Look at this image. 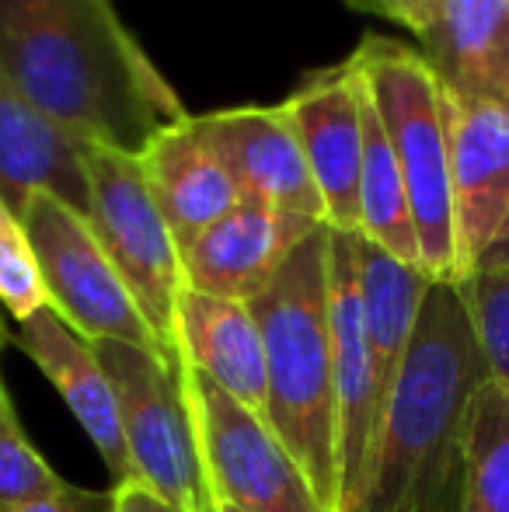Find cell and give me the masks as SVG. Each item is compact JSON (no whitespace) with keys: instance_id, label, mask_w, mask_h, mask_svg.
Instances as JSON below:
<instances>
[{"instance_id":"cell-1","label":"cell","mask_w":509,"mask_h":512,"mask_svg":"<svg viewBox=\"0 0 509 512\" xmlns=\"http://www.w3.org/2000/svg\"><path fill=\"white\" fill-rule=\"evenodd\" d=\"M0 74L77 143L126 154L189 115L123 18L95 0H0Z\"/></svg>"},{"instance_id":"cell-17","label":"cell","mask_w":509,"mask_h":512,"mask_svg":"<svg viewBox=\"0 0 509 512\" xmlns=\"http://www.w3.org/2000/svg\"><path fill=\"white\" fill-rule=\"evenodd\" d=\"M178 356L245 408L269 415L262 331L248 304L220 300L185 286L178 300ZM269 422V418H265Z\"/></svg>"},{"instance_id":"cell-8","label":"cell","mask_w":509,"mask_h":512,"mask_svg":"<svg viewBox=\"0 0 509 512\" xmlns=\"http://www.w3.org/2000/svg\"><path fill=\"white\" fill-rule=\"evenodd\" d=\"M182 366L217 506L227 502L241 512H325L276 429L189 363Z\"/></svg>"},{"instance_id":"cell-15","label":"cell","mask_w":509,"mask_h":512,"mask_svg":"<svg viewBox=\"0 0 509 512\" xmlns=\"http://www.w3.org/2000/svg\"><path fill=\"white\" fill-rule=\"evenodd\" d=\"M136 161L182 255L206 227H213L220 216L241 203V192L234 189L231 175L213 154L196 115L157 129L147 147L136 154Z\"/></svg>"},{"instance_id":"cell-3","label":"cell","mask_w":509,"mask_h":512,"mask_svg":"<svg viewBox=\"0 0 509 512\" xmlns=\"http://www.w3.org/2000/svg\"><path fill=\"white\" fill-rule=\"evenodd\" d=\"M328 241L321 223L252 300L265 345L269 425L307 474L325 512H339V401L328 307Z\"/></svg>"},{"instance_id":"cell-22","label":"cell","mask_w":509,"mask_h":512,"mask_svg":"<svg viewBox=\"0 0 509 512\" xmlns=\"http://www.w3.org/2000/svg\"><path fill=\"white\" fill-rule=\"evenodd\" d=\"M11 342V331L0 321V349ZM63 478L39 457L32 439L25 436L18 422V411L11 405L4 373H0V512H11L21 502H32L39 495L60 488Z\"/></svg>"},{"instance_id":"cell-6","label":"cell","mask_w":509,"mask_h":512,"mask_svg":"<svg viewBox=\"0 0 509 512\" xmlns=\"http://www.w3.org/2000/svg\"><path fill=\"white\" fill-rule=\"evenodd\" d=\"M88 171V223L109 262L123 276L129 297L171 359L178 356V300L185 293V265L175 234L147 189L136 154L102 143H81Z\"/></svg>"},{"instance_id":"cell-29","label":"cell","mask_w":509,"mask_h":512,"mask_svg":"<svg viewBox=\"0 0 509 512\" xmlns=\"http://www.w3.org/2000/svg\"><path fill=\"white\" fill-rule=\"evenodd\" d=\"M436 512H461V499H457V502H447V506H440Z\"/></svg>"},{"instance_id":"cell-25","label":"cell","mask_w":509,"mask_h":512,"mask_svg":"<svg viewBox=\"0 0 509 512\" xmlns=\"http://www.w3.org/2000/svg\"><path fill=\"white\" fill-rule=\"evenodd\" d=\"M346 4L356 7V11L377 14V18L398 21V25H405L408 32H415V39H419L429 28V21H433L440 0H346Z\"/></svg>"},{"instance_id":"cell-19","label":"cell","mask_w":509,"mask_h":512,"mask_svg":"<svg viewBox=\"0 0 509 512\" xmlns=\"http://www.w3.org/2000/svg\"><path fill=\"white\" fill-rule=\"evenodd\" d=\"M356 255H360L363 324H367L370 359H374V380L387 411L415 321H419L422 300H426L433 279L419 265H405L394 255H387L363 234H356Z\"/></svg>"},{"instance_id":"cell-27","label":"cell","mask_w":509,"mask_h":512,"mask_svg":"<svg viewBox=\"0 0 509 512\" xmlns=\"http://www.w3.org/2000/svg\"><path fill=\"white\" fill-rule=\"evenodd\" d=\"M489 265H509V213L503 220V230H499L496 241H492V248L485 251V258L478 262V269H489Z\"/></svg>"},{"instance_id":"cell-16","label":"cell","mask_w":509,"mask_h":512,"mask_svg":"<svg viewBox=\"0 0 509 512\" xmlns=\"http://www.w3.org/2000/svg\"><path fill=\"white\" fill-rule=\"evenodd\" d=\"M32 192H49L88 216L91 189L81 143L0 74V199L21 216Z\"/></svg>"},{"instance_id":"cell-9","label":"cell","mask_w":509,"mask_h":512,"mask_svg":"<svg viewBox=\"0 0 509 512\" xmlns=\"http://www.w3.org/2000/svg\"><path fill=\"white\" fill-rule=\"evenodd\" d=\"M328 307H332L335 401H339V512H360L384 405L377 394L374 359L363 324L356 234L342 230H332L328 241Z\"/></svg>"},{"instance_id":"cell-28","label":"cell","mask_w":509,"mask_h":512,"mask_svg":"<svg viewBox=\"0 0 509 512\" xmlns=\"http://www.w3.org/2000/svg\"><path fill=\"white\" fill-rule=\"evenodd\" d=\"M14 220H18V216H14V213H11V206H7L4 199H0V234H4V230L11 227Z\"/></svg>"},{"instance_id":"cell-12","label":"cell","mask_w":509,"mask_h":512,"mask_svg":"<svg viewBox=\"0 0 509 512\" xmlns=\"http://www.w3.org/2000/svg\"><path fill=\"white\" fill-rule=\"evenodd\" d=\"M318 227L321 220L311 216L269 206L262 199H241L182 255L185 286L220 300L252 304Z\"/></svg>"},{"instance_id":"cell-11","label":"cell","mask_w":509,"mask_h":512,"mask_svg":"<svg viewBox=\"0 0 509 512\" xmlns=\"http://www.w3.org/2000/svg\"><path fill=\"white\" fill-rule=\"evenodd\" d=\"M325 203V223L360 234L363 77L353 60L314 70L283 102Z\"/></svg>"},{"instance_id":"cell-13","label":"cell","mask_w":509,"mask_h":512,"mask_svg":"<svg viewBox=\"0 0 509 512\" xmlns=\"http://www.w3.org/2000/svg\"><path fill=\"white\" fill-rule=\"evenodd\" d=\"M196 119L241 199H262L325 223V203L283 105H238Z\"/></svg>"},{"instance_id":"cell-21","label":"cell","mask_w":509,"mask_h":512,"mask_svg":"<svg viewBox=\"0 0 509 512\" xmlns=\"http://www.w3.org/2000/svg\"><path fill=\"white\" fill-rule=\"evenodd\" d=\"M461 512H509V384L485 380L464 429Z\"/></svg>"},{"instance_id":"cell-5","label":"cell","mask_w":509,"mask_h":512,"mask_svg":"<svg viewBox=\"0 0 509 512\" xmlns=\"http://www.w3.org/2000/svg\"><path fill=\"white\" fill-rule=\"evenodd\" d=\"M95 352L116 387L136 478L182 512H217L182 359L126 342H95Z\"/></svg>"},{"instance_id":"cell-7","label":"cell","mask_w":509,"mask_h":512,"mask_svg":"<svg viewBox=\"0 0 509 512\" xmlns=\"http://www.w3.org/2000/svg\"><path fill=\"white\" fill-rule=\"evenodd\" d=\"M21 227L39 262L49 307L81 338L95 342H126L143 352L164 356V345L143 321L136 300L129 297L123 276L98 244L88 216L60 203L49 192H32L21 206Z\"/></svg>"},{"instance_id":"cell-10","label":"cell","mask_w":509,"mask_h":512,"mask_svg":"<svg viewBox=\"0 0 509 512\" xmlns=\"http://www.w3.org/2000/svg\"><path fill=\"white\" fill-rule=\"evenodd\" d=\"M443 119L450 140L457 265L461 279H468L509 213V102L443 88Z\"/></svg>"},{"instance_id":"cell-14","label":"cell","mask_w":509,"mask_h":512,"mask_svg":"<svg viewBox=\"0 0 509 512\" xmlns=\"http://www.w3.org/2000/svg\"><path fill=\"white\" fill-rule=\"evenodd\" d=\"M11 342L42 370V377L63 394L67 408L88 432L95 450L102 453L112 481L136 478L133 460L126 450L123 415H119V398L112 377L105 373L95 345L81 338L53 307H42L35 317L18 324Z\"/></svg>"},{"instance_id":"cell-2","label":"cell","mask_w":509,"mask_h":512,"mask_svg":"<svg viewBox=\"0 0 509 512\" xmlns=\"http://www.w3.org/2000/svg\"><path fill=\"white\" fill-rule=\"evenodd\" d=\"M485 380L461 290L433 283L377 432L360 512H436L461 499L464 429Z\"/></svg>"},{"instance_id":"cell-18","label":"cell","mask_w":509,"mask_h":512,"mask_svg":"<svg viewBox=\"0 0 509 512\" xmlns=\"http://www.w3.org/2000/svg\"><path fill=\"white\" fill-rule=\"evenodd\" d=\"M419 46L447 91L509 102V0H440Z\"/></svg>"},{"instance_id":"cell-24","label":"cell","mask_w":509,"mask_h":512,"mask_svg":"<svg viewBox=\"0 0 509 512\" xmlns=\"http://www.w3.org/2000/svg\"><path fill=\"white\" fill-rule=\"evenodd\" d=\"M11 512H116V499H112V488L109 492H91V488H77L63 481L60 488L32 502H21Z\"/></svg>"},{"instance_id":"cell-23","label":"cell","mask_w":509,"mask_h":512,"mask_svg":"<svg viewBox=\"0 0 509 512\" xmlns=\"http://www.w3.org/2000/svg\"><path fill=\"white\" fill-rule=\"evenodd\" d=\"M475 328L485 373L496 384H509V265L475 269L457 283Z\"/></svg>"},{"instance_id":"cell-4","label":"cell","mask_w":509,"mask_h":512,"mask_svg":"<svg viewBox=\"0 0 509 512\" xmlns=\"http://www.w3.org/2000/svg\"><path fill=\"white\" fill-rule=\"evenodd\" d=\"M363 74L408 189L422 272L433 283H461L457 265L450 140L440 77L419 49L387 35H367L349 56Z\"/></svg>"},{"instance_id":"cell-26","label":"cell","mask_w":509,"mask_h":512,"mask_svg":"<svg viewBox=\"0 0 509 512\" xmlns=\"http://www.w3.org/2000/svg\"><path fill=\"white\" fill-rule=\"evenodd\" d=\"M112 499H116V512H182L178 506H171L168 499L147 488L140 478H129L112 485Z\"/></svg>"},{"instance_id":"cell-20","label":"cell","mask_w":509,"mask_h":512,"mask_svg":"<svg viewBox=\"0 0 509 512\" xmlns=\"http://www.w3.org/2000/svg\"><path fill=\"white\" fill-rule=\"evenodd\" d=\"M363 77V74H360ZM360 234L405 265H419V234H415L408 189L398 157L387 140L370 91L363 84V168H360Z\"/></svg>"},{"instance_id":"cell-30","label":"cell","mask_w":509,"mask_h":512,"mask_svg":"<svg viewBox=\"0 0 509 512\" xmlns=\"http://www.w3.org/2000/svg\"><path fill=\"white\" fill-rule=\"evenodd\" d=\"M95 4H98V7H105V11H109V14H119V11H116V4H112V0H95Z\"/></svg>"},{"instance_id":"cell-31","label":"cell","mask_w":509,"mask_h":512,"mask_svg":"<svg viewBox=\"0 0 509 512\" xmlns=\"http://www.w3.org/2000/svg\"><path fill=\"white\" fill-rule=\"evenodd\" d=\"M217 512H241V509H234V506H227V502H220V509Z\"/></svg>"}]
</instances>
